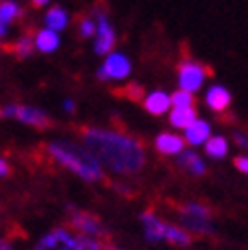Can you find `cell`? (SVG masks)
Listing matches in <instances>:
<instances>
[{"label": "cell", "mask_w": 248, "mask_h": 250, "mask_svg": "<svg viewBox=\"0 0 248 250\" xmlns=\"http://www.w3.org/2000/svg\"><path fill=\"white\" fill-rule=\"evenodd\" d=\"M0 250H12L10 242H8V240H4V238H0Z\"/></svg>", "instance_id": "obj_29"}, {"label": "cell", "mask_w": 248, "mask_h": 250, "mask_svg": "<svg viewBox=\"0 0 248 250\" xmlns=\"http://www.w3.org/2000/svg\"><path fill=\"white\" fill-rule=\"evenodd\" d=\"M103 250H119V248H115V246H107V248H103Z\"/></svg>", "instance_id": "obj_33"}, {"label": "cell", "mask_w": 248, "mask_h": 250, "mask_svg": "<svg viewBox=\"0 0 248 250\" xmlns=\"http://www.w3.org/2000/svg\"><path fill=\"white\" fill-rule=\"evenodd\" d=\"M195 119H197V109L195 107H185V109L173 107V111L169 113V123L177 129H187Z\"/></svg>", "instance_id": "obj_18"}, {"label": "cell", "mask_w": 248, "mask_h": 250, "mask_svg": "<svg viewBox=\"0 0 248 250\" xmlns=\"http://www.w3.org/2000/svg\"><path fill=\"white\" fill-rule=\"evenodd\" d=\"M179 167L185 169L187 173H191V175H197V177H201V175L207 173V167H205L203 159L199 157L197 153H193V151H183V153H181Z\"/></svg>", "instance_id": "obj_16"}, {"label": "cell", "mask_w": 248, "mask_h": 250, "mask_svg": "<svg viewBox=\"0 0 248 250\" xmlns=\"http://www.w3.org/2000/svg\"><path fill=\"white\" fill-rule=\"evenodd\" d=\"M80 36L82 38H94L96 36V20L94 18H82L80 20Z\"/></svg>", "instance_id": "obj_24"}, {"label": "cell", "mask_w": 248, "mask_h": 250, "mask_svg": "<svg viewBox=\"0 0 248 250\" xmlns=\"http://www.w3.org/2000/svg\"><path fill=\"white\" fill-rule=\"evenodd\" d=\"M143 107L151 115H163L171 107V96H167L163 89H155L143 98Z\"/></svg>", "instance_id": "obj_11"}, {"label": "cell", "mask_w": 248, "mask_h": 250, "mask_svg": "<svg viewBox=\"0 0 248 250\" xmlns=\"http://www.w3.org/2000/svg\"><path fill=\"white\" fill-rule=\"evenodd\" d=\"M78 135L83 143V149H87L94 155V159L102 167H107L111 173L137 175L147 163L145 145L133 135L91 127V125L78 127Z\"/></svg>", "instance_id": "obj_1"}, {"label": "cell", "mask_w": 248, "mask_h": 250, "mask_svg": "<svg viewBox=\"0 0 248 250\" xmlns=\"http://www.w3.org/2000/svg\"><path fill=\"white\" fill-rule=\"evenodd\" d=\"M165 240L171 242L173 246H189L193 236L185 229H179L175 225H165Z\"/></svg>", "instance_id": "obj_20"}, {"label": "cell", "mask_w": 248, "mask_h": 250, "mask_svg": "<svg viewBox=\"0 0 248 250\" xmlns=\"http://www.w3.org/2000/svg\"><path fill=\"white\" fill-rule=\"evenodd\" d=\"M74 244V234L68 229H52L50 232H46L34 250H70V246Z\"/></svg>", "instance_id": "obj_9"}, {"label": "cell", "mask_w": 248, "mask_h": 250, "mask_svg": "<svg viewBox=\"0 0 248 250\" xmlns=\"http://www.w3.org/2000/svg\"><path fill=\"white\" fill-rule=\"evenodd\" d=\"M32 2H34V6H46L52 2V0H32Z\"/></svg>", "instance_id": "obj_30"}, {"label": "cell", "mask_w": 248, "mask_h": 250, "mask_svg": "<svg viewBox=\"0 0 248 250\" xmlns=\"http://www.w3.org/2000/svg\"><path fill=\"white\" fill-rule=\"evenodd\" d=\"M141 223L145 229V238L149 242H161L165 238V223L153 210H145L141 214Z\"/></svg>", "instance_id": "obj_10"}, {"label": "cell", "mask_w": 248, "mask_h": 250, "mask_svg": "<svg viewBox=\"0 0 248 250\" xmlns=\"http://www.w3.org/2000/svg\"><path fill=\"white\" fill-rule=\"evenodd\" d=\"M20 16H22V10L14 0H2V2H0V24L10 26Z\"/></svg>", "instance_id": "obj_21"}, {"label": "cell", "mask_w": 248, "mask_h": 250, "mask_svg": "<svg viewBox=\"0 0 248 250\" xmlns=\"http://www.w3.org/2000/svg\"><path fill=\"white\" fill-rule=\"evenodd\" d=\"M34 48L42 54H52L60 48V34L50 28H42L34 36Z\"/></svg>", "instance_id": "obj_15"}, {"label": "cell", "mask_w": 248, "mask_h": 250, "mask_svg": "<svg viewBox=\"0 0 248 250\" xmlns=\"http://www.w3.org/2000/svg\"><path fill=\"white\" fill-rule=\"evenodd\" d=\"M155 149L161 155H179L185 149V139H181L175 133H161L155 139Z\"/></svg>", "instance_id": "obj_13"}, {"label": "cell", "mask_w": 248, "mask_h": 250, "mask_svg": "<svg viewBox=\"0 0 248 250\" xmlns=\"http://www.w3.org/2000/svg\"><path fill=\"white\" fill-rule=\"evenodd\" d=\"M205 151L212 159H223V157H227V153H228V141L225 137H221V135L208 137L205 141Z\"/></svg>", "instance_id": "obj_19"}, {"label": "cell", "mask_w": 248, "mask_h": 250, "mask_svg": "<svg viewBox=\"0 0 248 250\" xmlns=\"http://www.w3.org/2000/svg\"><path fill=\"white\" fill-rule=\"evenodd\" d=\"M70 225L72 229L78 232V234H83V236H94V238H100V236H105L107 230L103 229L102 221L91 214L87 210H78V208H70Z\"/></svg>", "instance_id": "obj_6"}, {"label": "cell", "mask_w": 248, "mask_h": 250, "mask_svg": "<svg viewBox=\"0 0 248 250\" xmlns=\"http://www.w3.org/2000/svg\"><path fill=\"white\" fill-rule=\"evenodd\" d=\"M0 2H2V0H0Z\"/></svg>", "instance_id": "obj_34"}, {"label": "cell", "mask_w": 248, "mask_h": 250, "mask_svg": "<svg viewBox=\"0 0 248 250\" xmlns=\"http://www.w3.org/2000/svg\"><path fill=\"white\" fill-rule=\"evenodd\" d=\"M210 137V125L205 119H195L187 129H185V139L191 145H203Z\"/></svg>", "instance_id": "obj_14"}, {"label": "cell", "mask_w": 248, "mask_h": 250, "mask_svg": "<svg viewBox=\"0 0 248 250\" xmlns=\"http://www.w3.org/2000/svg\"><path fill=\"white\" fill-rule=\"evenodd\" d=\"M64 109L70 111V113H74V111H76V104H74L72 100H66V102H64Z\"/></svg>", "instance_id": "obj_28"}, {"label": "cell", "mask_w": 248, "mask_h": 250, "mask_svg": "<svg viewBox=\"0 0 248 250\" xmlns=\"http://www.w3.org/2000/svg\"><path fill=\"white\" fill-rule=\"evenodd\" d=\"M8 175H10V165L4 159H0V177H8Z\"/></svg>", "instance_id": "obj_27"}, {"label": "cell", "mask_w": 248, "mask_h": 250, "mask_svg": "<svg viewBox=\"0 0 248 250\" xmlns=\"http://www.w3.org/2000/svg\"><path fill=\"white\" fill-rule=\"evenodd\" d=\"M44 155L48 159H52L56 165L76 173L78 177L89 183H100L105 179L103 169L94 159V155L80 145H74L68 141H54L44 145Z\"/></svg>", "instance_id": "obj_2"}, {"label": "cell", "mask_w": 248, "mask_h": 250, "mask_svg": "<svg viewBox=\"0 0 248 250\" xmlns=\"http://www.w3.org/2000/svg\"><path fill=\"white\" fill-rule=\"evenodd\" d=\"M44 22H46V28H50V30H54V32H62L66 26H68V22H70V16H68V12L62 8V6H52L48 12H46V18H44Z\"/></svg>", "instance_id": "obj_17"}, {"label": "cell", "mask_w": 248, "mask_h": 250, "mask_svg": "<svg viewBox=\"0 0 248 250\" xmlns=\"http://www.w3.org/2000/svg\"><path fill=\"white\" fill-rule=\"evenodd\" d=\"M0 117H6V119H18L30 127H36V129H48L52 127V119L38 107H30V105H20V104H10L0 107Z\"/></svg>", "instance_id": "obj_4"}, {"label": "cell", "mask_w": 248, "mask_h": 250, "mask_svg": "<svg viewBox=\"0 0 248 250\" xmlns=\"http://www.w3.org/2000/svg\"><path fill=\"white\" fill-rule=\"evenodd\" d=\"M6 32H8V26L0 24V38H2V36H6Z\"/></svg>", "instance_id": "obj_32"}, {"label": "cell", "mask_w": 248, "mask_h": 250, "mask_svg": "<svg viewBox=\"0 0 248 250\" xmlns=\"http://www.w3.org/2000/svg\"><path fill=\"white\" fill-rule=\"evenodd\" d=\"M171 107L177 109H185V107H195V96L191 91H185V89H177L173 96H171Z\"/></svg>", "instance_id": "obj_22"}, {"label": "cell", "mask_w": 248, "mask_h": 250, "mask_svg": "<svg viewBox=\"0 0 248 250\" xmlns=\"http://www.w3.org/2000/svg\"><path fill=\"white\" fill-rule=\"evenodd\" d=\"M234 165H236L238 171H242V173L248 175V157H236L234 159Z\"/></svg>", "instance_id": "obj_25"}, {"label": "cell", "mask_w": 248, "mask_h": 250, "mask_svg": "<svg viewBox=\"0 0 248 250\" xmlns=\"http://www.w3.org/2000/svg\"><path fill=\"white\" fill-rule=\"evenodd\" d=\"M179 216L185 230L195 232V234H208L212 230L210 227V208L199 203H187L179 207Z\"/></svg>", "instance_id": "obj_3"}, {"label": "cell", "mask_w": 248, "mask_h": 250, "mask_svg": "<svg viewBox=\"0 0 248 250\" xmlns=\"http://www.w3.org/2000/svg\"><path fill=\"white\" fill-rule=\"evenodd\" d=\"M208 76V68L203 66L201 62L187 60L179 66V87L185 91H199Z\"/></svg>", "instance_id": "obj_5"}, {"label": "cell", "mask_w": 248, "mask_h": 250, "mask_svg": "<svg viewBox=\"0 0 248 250\" xmlns=\"http://www.w3.org/2000/svg\"><path fill=\"white\" fill-rule=\"evenodd\" d=\"M115 40H117V36H115V30H113L109 18L103 12H100L96 16V46H94L96 54L107 56L109 52H113Z\"/></svg>", "instance_id": "obj_8"}, {"label": "cell", "mask_w": 248, "mask_h": 250, "mask_svg": "<svg viewBox=\"0 0 248 250\" xmlns=\"http://www.w3.org/2000/svg\"><path fill=\"white\" fill-rule=\"evenodd\" d=\"M70 250H82V246H80V242H78V238H76V234H74V244L70 246Z\"/></svg>", "instance_id": "obj_31"}, {"label": "cell", "mask_w": 248, "mask_h": 250, "mask_svg": "<svg viewBox=\"0 0 248 250\" xmlns=\"http://www.w3.org/2000/svg\"><path fill=\"white\" fill-rule=\"evenodd\" d=\"M230 91L225 85H210L207 91V105L216 113L227 111L230 107Z\"/></svg>", "instance_id": "obj_12"}, {"label": "cell", "mask_w": 248, "mask_h": 250, "mask_svg": "<svg viewBox=\"0 0 248 250\" xmlns=\"http://www.w3.org/2000/svg\"><path fill=\"white\" fill-rule=\"evenodd\" d=\"M234 141H236L238 147L248 149V135H244V133H234Z\"/></svg>", "instance_id": "obj_26"}, {"label": "cell", "mask_w": 248, "mask_h": 250, "mask_svg": "<svg viewBox=\"0 0 248 250\" xmlns=\"http://www.w3.org/2000/svg\"><path fill=\"white\" fill-rule=\"evenodd\" d=\"M131 74V62L121 52H109L105 56L103 66L98 70L100 80H125Z\"/></svg>", "instance_id": "obj_7"}, {"label": "cell", "mask_w": 248, "mask_h": 250, "mask_svg": "<svg viewBox=\"0 0 248 250\" xmlns=\"http://www.w3.org/2000/svg\"><path fill=\"white\" fill-rule=\"evenodd\" d=\"M34 50H36V48H34V36H30V34L18 38L16 44H14V54H16L18 58H28V56H32Z\"/></svg>", "instance_id": "obj_23"}]
</instances>
